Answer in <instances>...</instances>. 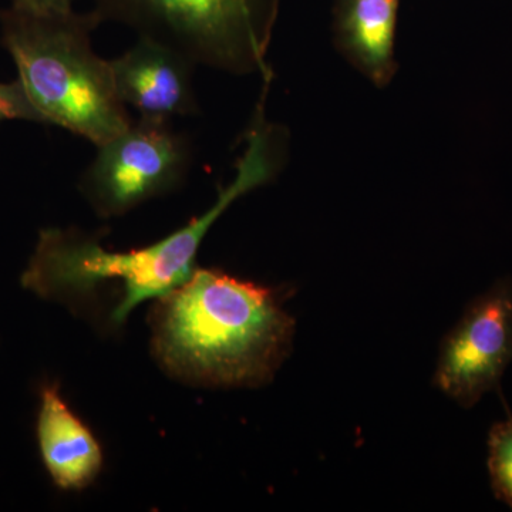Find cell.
I'll use <instances>...</instances> for the list:
<instances>
[{
    "label": "cell",
    "mask_w": 512,
    "mask_h": 512,
    "mask_svg": "<svg viewBox=\"0 0 512 512\" xmlns=\"http://www.w3.org/2000/svg\"><path fill=\"white\" fill-rule=\"evenodd\" d=\"M279 134L281 131L266 121L264 109L259 107L234 180L204 215L156 244L128 252L107 251L82 232L45 229L23 272L22 285L40 298L69 301L89 295L107 282H116L124 295L114 309L113 320L121 325L141 303L163 298L187 282L194 274L202 239L222 212L242 195L275 177L282 161Z\"/></svg>",
    "instance_id": "cell-1"
},
{
    "label": "cell",
    "mask_w": 512,
    "mask_h": 512,
    "mask_svg": "<svg viewBox=\"0 0 512 512\" xmlns=\"http://www.w3.org/2000/svg\"><path fill=\"white\" fill-rule=\"evenodd\" d=\"M160 299L153 315L154 352L185 382L262 386L291 352L295 319L272 289L214 269H195Z\"/></svg>",
    "instance_id": "cell-2"
},
{
    "label": "cell",
    "mask_w": 512,
    "mask_h": 512,
    "mask_svg": "<svg viewBox=\"0 0 512 512\" xmlns=\"http://www.w3.org/2000/svg\"><path fill=\"white\" fill-rule=\"evenodd\" d=\"M101 22L94 10L40 12L10 5L0 12L2 45L45 124L96 147L133 121L117 93L110 60L93 49L92 33Z\"/></svg>",
    "instance_id": "cell-3"
},
{
    "label": "cell",
    "mask_w": 512,
    "mask_h": 512,
    "mask_svg": "<svg viewBox=\"0 0 512 512\" xmlns=\"http://www.w3.org/2000/svg\"><path fill=\"white\" fill-rule=\"evenodd\" d=\"M114 20L191 60L234 74L271 76L266 53L279 0H94Z\"/></svg>",
    "instance_id": "cell-4"
},
{
    "label": "cell",
    "mask_w": 512,
    "mask_h": 512,
    "mask_svg": "<svg viewBox=\"0 0 512 512\" xmlns=\"http://www.w3.org/2000/svg\"><path fill=\"white\" fill-rule=\"evenodd\" d=\"M190 165V143L170 120L140 117L97 147L80 185L94 210L117 217L173 190Z\"/></svg>",
    "instance_id": "cell-5"
},
{
    "label": "cell",
    "mask_w": 512,
    "mask_h": 512,
    "mask_svg": "<svg viewBox=\"0 0 512 512\" xmlns=\"http://www.w3.org/2000/svg\"><path fill=\"white\" fill-rule=\"evenodd\" d=\"M512 362V281L500 279L477 296L444 336L434 386L471 409L500 386Z\"/></svg>",
    "instance_id": "cell-6"
},
{
    "label": "cell",
    "mask_w": 512,
    "mask_h": 512,
    "mask_svg": "<svg viewBox=\"0 0 512 512\" xmlns=\"http://www.w3.org/2000/svg\"><path fill=\"white\" fill-rule=\"evenodd\" d=\"M110 64L121 101L140 117L171 120L197 113L195 64L171 47L140 37Z\"/></svg>",
    "instance_id": "cell-7"
},
{
    "label": "cell",
    "mask_w": 512,
    "mask_h": 512,
    "mask_svg": "<svg viewBox=\"0 0 512 512\" xmlns=\"http://www.w3.org/2000/svg\"><path fill=\"white\" fill-rule=\"evenodd\" d=\"M36 434L43 464L57 487L79 491L92 485L103 467V451L55 384L40 392Z\"/></svg>",
    "instance_id": "cell-8"
},
{
    "label": "cell",
    "mask_w": 512,
    "mask_h": 512,
    "mask_svg": "<svg viewBox=\"0 0 512 512\" xmlns=\"http://www.w3.org/2000/svg\"><path fill=\"white\" fill-rule=\"evenodd\" d=\"M399 0H339L336 30L343 52L376 84L394 73Z\"/></svg>",
    "instance_id": "cell-9"
},
{
    "label": "cell",
    "mask_w": 512,
    "mask_h": 512,
    "mask_svg": "<svg viewBox=\"0 0 512 512\" xmlns=\"http://www.w3.org/2000/svg\"><path fill=\"white\" fill-rule=\"evenodd\" d=\"M488 474L495 498L512 510V417L498 421L488 433Z\"/></svg>",
    "instance_id": "cell-10"
},
{
    "label": "cell",
    "mask_w": 512,
    "mask_h": 512,
    "mask_svg": "<svg viewBox=\"0 0 512 512\" xmlns=\"http://www.w3.org/2000/svg\"><path fill=\"white\" fill-rule=\"evenodd\" d=\"M25 120L45 124L19 80L0 83V121Z\"/></svg>",
    "instance_id": "cell-11"
},
{
    "label": "cell",
    "mask_w": 512,
    "mask_h": 512,
    "mask_svg": "<svg viewBox=\"0 0 512 512\" xmlns=\"http://www.w3.org/2000/svg\"><path fill=\"white\" fill-rule=\"evenodd\" d=\"M74 0H12V5L40 12H62L73 9Z\"/></svg>",
    "instance_id": "cell-12"
}]
</instances>
